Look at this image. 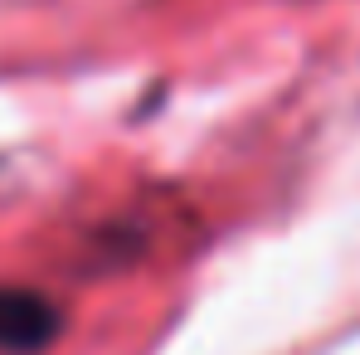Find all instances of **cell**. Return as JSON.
<instances>
[{"instance_id": "1", "label": "cell", "mask_w": 360, "mask_h": 355, "mask_svg": "<svg viewBox=\"0 0 360 355\" xmlns=\"http://www.w3.org/2000/svg\"><path fill=\"white\" fill-rule=\"evenodd\" d=\"M59 331V316L44 297L34 292H0V351L25 355L49 346Z\"/></svg>"}]
</instances>
